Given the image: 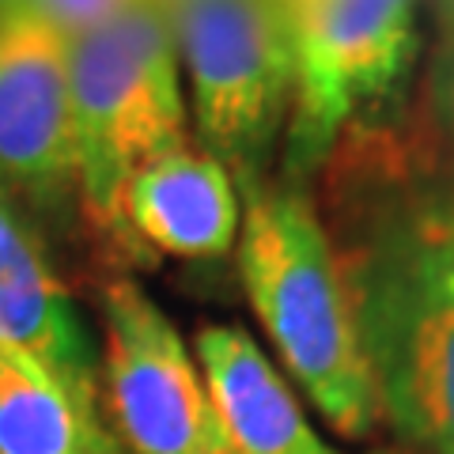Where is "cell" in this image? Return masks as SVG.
Wrapping results in <instances>:
<instances>
[{"instance_id":"obj_1","label":"cell","mask_w":454,"mask_h":454,"mask_svg":"<svg viewBox=\"0 0 454 454\" xmlns=\"http://www.w3.org/2000/svg\"><path fill=\"white\" fill-rule=\"evenodd\" d=\"M325 231L382 420L417 454H454V167L372 125L325 160Z\"/></svg>"},{"instance_id":"obj_2","label":"cell","mask_w":454,"mask_h":454,"mask_svg":"<svg viewBox=\"0 0 454 454\" xmlns=\"http://www.w3.org/2000/svg\"><path fill=\"white\" fill-rule=\"evenodd\" d=\"M239 193V273L269 345L340 439H372L382 405L318 201L288 178Z\"/></svg>"},{"instance_id":"obj_3","label":"cell","mask_w":454,"mask_h":454,"mask_svg":"<svg viewBox=\"0 0 454 454\" xmlns=\"http://www.w3.org/2000/svg\"><path fill=\"white\" fill-rule=\"evenodd\" d=\"M76 193L106 235H125L121 190L140 163L186 145V91L167 0H121L68 35Z\"/></svg>"},{"instance_id":"obj_4","label":"cell","mask_w":454,"mask_h":454,"mask_svg":"<svg viewBox=\"0 0 454 454\" xmlns=\"http://www.w3.org/2000/svg\"><path fill=\"white\" fill-rule=\"evenodd\" d=\"M295 88L280 178L303 182L345 137L387 125L420 53V0H280Z\"/></svg>"},{"instance_id":"obj_5","label":"cell","mask_w":454,"mask_h":454,"mask_svg":"<svg viewBox=\"0 0 454 454\" xmlns=\"http://www.w3.org/2000/svg\"><path fill=\"white\" fill-rule=\"evenodd\" d=\"M175 38L197 145L231 170L239 190L269 178L295 88L280 0H182Z\"/></svg>"},{"instance_id":"obj_6","label":"cell","mask_w":454,"mask_h":454,"mask_svg":"<svg viewBox=\"0 0 454 454\" xmlns=\"http://www.w3.org/2000/svg\"><path fill=\"white\" fill-rule=\"evenodd\" d=\"M98 375L129 454H227L193 348L133 277L98 288Z\"/></svg>"},{"instance_id":"obj_7","label":"cell","mask_w":454,"mask_h":454,"mask_svg":"<svg viewBox=\"0 0 454 454\" xmlns=\"http://www.w3.org/2000/svg\"><path fill=\"white\" fill-rule=\"evenodd\" d=\"M0 178L27 208L76 193L68 31L38 0H0Z\"/></svg>"},{"instance_id":"obj_8","label":"cell","mask_w":454,"mask_h":454,"mask_svg":"<svg viewBox=\"0 0 454 454\" xmlns=\"http://www.w3.org/2000/svg\"><path fill=\"white\" fill-rule=\"evenodd\" d=\"M121 227L167 258L220 262L239 243L243 193L216 155L186 140L133 170L121 190Z\"/></svg>"},{"instance_id":"obj_9","label":"cell","mask_w":454,"mask_h":454,"mask_svg":"<svg viewBox=\"0 0 454 454\" xmlns=\"http://www.w3.org/2000/svg\"><path fill=\"white\" fill-rule=\"evenodd\" d=\"M193 356L208 382L227 454H337L307 420L288 375L239 325H201Z\"/></svg>"},{"instance_id":"obj_10","label":"cell","mask_w":454,"mask_h":454,"mask_svg":"<svg viewBox=\"0 0 454 454\" xmlns=\"http://www.w3.org/2000/svg\"><path fill=\"white\" fill-rule=\"evenodd\" d=\"M27 212L0 178V340L98 387L88 325Z\"/></svg>"},{"instance_id":"obj_11","label":"cell","mask_w":454,"mask_h":454,"mask_svg":"<svg viewBox=\"0 0 454 454\" xmlns=\"http://www.w3.org/2000/svg\"><path fill=\"white\" fill-rule=\"evenodd\" d=\"M0 454H121L91 382L0 340Z\"/></svg>"},{"instance_id":"obj_12","label":"cell","mask_w":454,"mask_h":454,"mask_svg":"<svg viewBox=\"0 0 454 454\" xmlns=\"http://www.w3.org/2000/svg\"><path fill=\"white\" fill-rule=\"evenodd\" d=\"M435 114L454 140V0H435V57H432Z\"/></svg>"},{"instance_id":"obj_13","label":"cell","mask_w":454,"mask_h":454,"mask_svg":"<svg viewBox=\"0 0 454 454\" xmlns=\"http://www.w3.org/2000/svg\"><path fill=\"white\" fill-rule=\"evenodd\" d=\"M38 4L46 8L68 35H76L83 27H91L95 20H103L106 12H114L121 0H38Z\"/></svg>"},{"instance_id":"obj_14","label":"cell","mask_w":454,"mask_h":454,"mask_svg":"<svg viewBox=\"0 0 454 454\" xmlns=\"http://www.w3.org/2000/svg\"><path fill=\"white\" fill-rule=\"evenodd\" d=\"M379 454H417V450H379Z\"/></svg>"}]
</instances>
